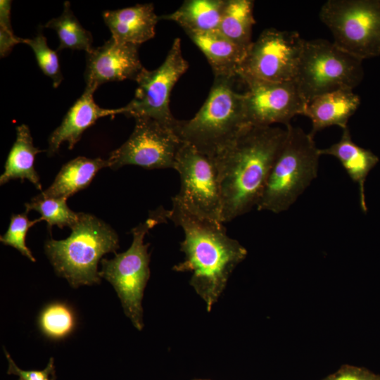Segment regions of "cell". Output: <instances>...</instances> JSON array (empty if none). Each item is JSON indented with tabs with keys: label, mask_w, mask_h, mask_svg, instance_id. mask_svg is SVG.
<instances>
[{
	"label": "cell",
	"mask_w": 380,
	"mask_h": 380,
	"mask_svg": "<svg viewBox=\"0 0 380 380\" xmlns=\"http://www.w3.org/2000/svg\"><path fill=\"white\" fill-rule=\"evenodd\" d=\"M134 120L135 126L128 139L110 153L109 167L117 170L133 165L148 170L174 169L183 141L172 129L155 120Z\"/></svg>",
	"instance_id": "cell-12"
},
{
	"label": "cell",
	"mask_w": 380,
	"mask_h": 380,
	"mask_svg": "<svg viewBox=\"0 0 380 380\" xmlns=\"http://www.w3.org/2000/svg\"><path fill=\"white\" fill-rule=\"evenodd\" d=\"M237 76L215 77L201 108L187 120L173 127L180 140L214 159L227 148L246 127L243 91L235 87Z\"/></svg>",
	"instance_id": "cell-3"
},
{
	"label": "cell",
	"mask_w": 380,
	"mask_h": 380,
	"mask_svg": "<svg viewBox=\"0 0 380 380\" xmlns=\"http://www.w3.org/2000/svg\"><path fill=\"white\" fill-rule=\"evenodd\" d=\"M304 42L295 31L263 30L247 50L236 72L238 78L270 82L294 80Z\"/></svg>",
	"instance_id": "cell-9"
},
{
	"label": "cell",
	"mask_w": 380,
	"mask_h": 380,
	"mask_svg": "<svg viewBox=\"0 0 380 380\" xmlns=\"http://www.w3.org/2000/svg\"><path fill=\"white\" fill-rule=\"evenodd\" d=\"M16 139L13 143L0 176V184L4 185L13 179H20L22 182L27 179L37 189L42 190L39 176L34 169L37 154L43 152L34 146L30 130L27 125L22 124L16 127Z\"/></svg>",
	"instance_id": "cell-21"
},
{
	"label": "cell",
	"mask_w": 380,
	"mask_h": 380,
	"mask_svg": "<svg viewBox=\"0 0 380 380\" xmlns=\"http://www.w3.org/2000/svg\"><path fill=\"white\" fill-rule=\"evenodd\" d=\"M246 124L251 126L287 125L297 115H303L307 103L295 81L270 82L255 80L241 81Z\"/></svg>",
	"instance_id": "cell-13"
},
{
	"label": "cell",
	"mask_w": 380,
	"mask_h": 380,
	"mask_svg": "<svg viewBox=\"0 0 380 380\" xmlns=\"http://www.w3.org/2000/svg\"><path fill=\"white\" fill-rule=\"evenodd\" d=\"M186 33L205 56L215 77L237 76L238 68L246 51L233 43L218 30Z\"/></svg>",
	"instance_id": "cell-19"
},
{
	"label": "cell",
	"mask_w": 380,
	"mask_h": 380,
	"mask_svg": "<svg viewBox=\"0 0 380 380\" xmlns=\"http://www.w3.org/2000/svg\"><path fill=\"white\" fill-rule=\"evenodd\" d=\"M167 218L181 227L184 234L180 249L185 260L172 270L191 272L189 284L210 312L233 270L246 258L247 250L227 234L223 223L191 213L174 197Z\"/></svg>",
	"instance_id": "cell-2"
},
{
	"label": "cell",
	"mask_w": 380,
	"mask_h": 380,
	"mask_svg": "<svg viewBox=\"0 0 380 380\" xmlns=\"http://www.w3.org/2000/svg\"><path fill=\"white\" fill-rule=\"evenodd\" d=\"M22 43L31 48L39 68L46 76L51 79L53 87L57 88L63 80L59 58L57 51L52 50L48 46L42 30H39L33 38H23Z\"/></svg>",
	"instance_id": "cell-27"
},
{
	"label": "cell",
	"mask_w": 380,
	"mask_h": 380,
	"mask_svg": "<svg viewBox=\"0 0 380 380\" xmlns=\"http://www.w3.org/2000/svg\"><path fill=\"white\" fill-rule=\"evenodd\" d=\"M27 214V213L25 212L11 215L8 228L6 233L1 236L0 241L4 245L15 248L30 260L35 262L36 259L27 248L25 241L28 229L40 222V220L38 218L31 221Z\"/></svg>",
	"instance_id": "cell-28"
},
{
	"label": "cell",
	"mask_w": 380,
	"mask_h": 380,
	"mask_svg": "<svg viewBox=\"0 0 380 380\" xmlns=\"http://www.w3.org/2000/svg\"><path fill=\"white\" fill-rule=\"evenodd\" d=\"M286 133V129L279 127L248 125L213 159L220 182L222 223L257 207Z\"/></svg>",
	"instance_id": "cell-1"
},
{
	"label": "cell",
	"mask_w": 380,
	"mask_h": 380,
	"mask_svg": "<svg viewBox=\"0 0 380 380\" xmlns=\"http://www.w3.org/2000/svg\"><path fill=\"white\" fill-rule=\"evenodd\" d=\"M167 210L156 211L144 222L132 229V243L122 253L113 258L101 260V277L110 282L115 290L125 315L134 327L141 331L144 327L141 306L144 291L150 278L149 243H144L148 231L158 223L165 222Z\"/></svg>",
	"instance_id": "cell-6"
},
{
	"label": "cell",
	"mask_w": 380,
	"mask_h": 380,
	"mask_svg": "<svg viewBox=\"0 0 380 380\" xmlns=\"http://www.w3.org/2000/svg\"><path fill=\"white\" fill-rule=\"evenodd\" d=\"M319 18L341 50L362 61L380 55V0H328Z\"/></svg>",
	"instance_id": "cell-8"
},
{
	"label": "cell",
	"mask_w": 380,
	"mask_h": 380,
	"mask_svg": "<svg viewBox=\"0 0 380 380\" xmlns=\"http://www.w3.org/2000/svg\"><path fill=\"white\" fill-rule=\"evenodd\" d=\"M38 325L42 334L47 338L52 340L63 339L75 329V314L67 303H51L39 313Z\"/></svg>",
	"instance_id": "cell-25"
},
{
	"label": "cell",
	"mask_w": 380,
	"mask_h": 380,
	"mask_svg": "<svg viewBox=\"0 0 380 380\" xmlns=\"http://www.w3.org/2000/svg\"><path fill=\"white\" fill-rule=\"evenodd\" d=\"M44 27L56 32L59 39L57 51L68 49L89 53L93 49L92 34L80 24L68 1L63 4L61 15L48 21Z\"/></svg>",
	"instance_id": "cell-24"
},
{
	"label": "cell",
	"mask_w": 380,
	"mask_h": 380,
	"mask_svg": "<svg viewBox=\"0 0 380 380\" xmlns=\"http://www.w3.org/2000/svg\"><path fill=\"white\" fill-rule=\"evenodd\" d=\"M254 1L225 0L218 31L233 43L246 51L252 42Z\"/></svg>",
	"instance_id": "cell-23"
},
{
	"label": "cell",
	"mask_w": 380,
	"mask_h": 380,
	"mask_svg": "<svg viewBox=\"0 0 380 380\" xmlns=\"http://www.w3.org/2000/svg\"><path fill=\"white\" fill-rule=\"evenodd\" d=\"M4 353L8 362V374L18 376L19 380H56L54 361L52 357L43 370H23L15 365L6 349Z\"/></svg>",
	"instance_id": "cell-30"
},
{
	"label": "cell",
	"mask_w": 380,
	"mask_h": 380,
	"mask_svg": "<svg viewBox=\"0 0 380 380\" xmlns=\"http://www.w3.org/2000/svg\"><path fill=\"white\" fill-rule=\"evenodd\" d=\"M362 61L338 49L333 42L305 40L294 81L308 103L335 90L353 89L362 80Z\"/></svg>",
	"instance_id": "cell-7"
},
{
	"label": "cell",
	"mask_w": 380,
	"mask_h": 380,
	"mask_svg": "<svg viewBox=\"0 0 380 380\" xmlns=\"http://www.w3.org/2000/svg\"><path fill=\"white\" fill-rule=\"evenodd\" d=\"M174 169L179 175L181 184L174 198L191 213L222 222L221 192L213 159L183 142Z\"/></svg>",
	"instance_id": "cell-11"
},
{
	"label": "cell",
	"mask_w": 380,
	"mask_h": 380,
	"mask_svg": "<svg viewBox=\"0 0 380 380\" xmlns=\"http://www.w3.org/2000/svg\"><path fill=\"white\" fill-rule=\"evenodd\" d=\"M93 94L94 92L84 89L82 95L70 108L61 125L50 134L47 148L49 156L57 153L64 141L68 142V149H72L84 132L98 119L122 114V108L108 109L99 106Z\"/></svg>",
	"instance_id": "cell-15"
},
{
	"label": "cell",
	"mask_w": 380,
	"mask_h": 380,
	"mask_svg": "<svg viewBox=\"0 0 380 380\" xmlns=\"http://www.w3.org/2000/svg\"><path fill=\"white\" fill-rule=\"evenodd\" d=\"M71 230L65 239L45 242V253L56 273L75 288L100 283L99 262L108 253H116L117 233L102 220L84 213H80Z\"/></svg>",
	"instance_id": "cell-4"
},
{
	"label": "cell",
	"mask_w": 380,
	"mask_h": 380,
	"mask_svg": "<svg viewBox=\"0 0 380 380\" xmlns=\"http://www.w3.org/2000/svg\"><path fill=\"white\" fill-rule=\"evenodd\" d=\"M189 68L182 56L181 40L175 38L163 63L156 69L146 68L137 80V88L132 101L122 108L127 117L148 118L173 129L177 119L170 108L172 90Z\"/></svg>",
	"instance_id": "cell-10"
},
{
	"label": "cell",
	"mask_w": 380,
	"mask_h": 380,
	"mask_svg": "<svg viewBox=\"0 0 380 380\" xmlns=\"http://www.w3.org/2000/svg\"><path fill=\"white\" fill-rule=\"evenodd\" d=\"M286 129L284 143L256 207L259 211L289 210L317 177L321 154L314 137L291 124Z\"/></svg>",
	"instance_id": "cell-5"
},
{
	"label": "cell",
	"mask_w": 380,
	"mask_h": 380,
	"mask_svg": "<svg viewBox=\"0 0 380 380\" xmlns=\"http://www.w3.org/2000/svg\"><path fill=\"white\" fill-rule=\"evenodd\" d=\"M322 380H380V374H374L364 367L344 365Z\"/></svg>",
	"instance_id": "cell-31"
},
{
	"label": "cell",
	"mask_w": 380,
	"mask_h": 380,
	"mask_svg": "<svg viewBox=\"0 0 380 380\" xmlns=\"http://www.w3.org/2000/svg\"><path fill=\"white\" fill-rule=\"evenodd\" d=\"M319 153L321 156L336 158L351 180L357 184L360 208L367 213L365 184L368 174L379 163V158L370 150L358 146L352 140L348 127L343 129L338 141L328 148L319 149Z\"/></svg>",
	"instance_id": "cell-18"
},
{
	"label": "cell",
	"mask_w": 380,
	"mask_h": 380,
	"mask_svg": "<svg viewBox=\"0 0 380 380\" xmlns=\"http://www.w3.org/2000/svg\"><path fill=\"white\" fill-rule=\"evenodd\" d=\"M360 104V99L353 89H343L317 96L310 101L303 115L312 122V136L323 129L336 125L348 127L350 118Z\"/></svg>",
	"instance_id": "cell-17"
},
{
	"label": "cell",
	"mask_w": 380,
	"mask_h": 380,
	"mask_svg": "<svg viewBox=\"0 0 380 380\" xmlns=\"http://www.w3.org/2000/svg\"><path fill=\"white\" fill-rule=\"evenodd\" d=\"M25 206L26 213L30 210L38 212L41 215L40 221L46 222L49 231L53 226L71 229L79 220L80 213L72 211L67 205V199L63 198L44 197L38 194Z\"/></svg>",
	"instance_id": "cell-26"
},
{
	"label": "cell",
	"mask_w": 380,
	"mask_h": 380,
	"mask_svg": "<svg viewBox=\"0 0 380 380\" xmlns=\"http://www.w3.org/2000/svg\"><path fill=\"white\" fill-rule=\"evenodd\" d=\"M103 18L113 39L139 46L155 37L156 25L159 20L151 3L106 11Z\"/></svg>",
	"instance_id": "cell-16"
},
{
	"label": "cell",
	"mask_w": 380,
	"mask_h": 380,
	"mask_svg": "<svg viewBox=\"0 0 380 380\" xmlns=\"http://www.w3.org/2000/svg\"><path fill=\"white\" fill-rule=\"evenodd\" d=\"M139 45L122 43L110 37L87 53L85 89L95 92L103 84L125 80L137 81L145 68L139 59Z\"/></svg>",
	"instance_id": "cell-14"
},
{
	"label": "cell",
	"mask_w": 380,
	"mask_h": 380,
	"mask_svg": "<svg viewBox=\"0 0 380 380\" xmlns=\"http://www.w3.org/2000/svg\"><path fill=\"white\" fill-rule=\"evenodd\" d=\"M106 167H109L107 159L77 157L63 165L53 183L39 194L44 197L68 199L87 188L96 173Z\"/></svg>",
	"instance_id": "cell-20"
},
{
	"label": "cell",
	"mask_w": 380,
	"mask_h": 380,
	"mask_svg": "<svg viewBox=\"0 0 380 380\" xmlns=\"http://www.w3.org/2000/svg\"><path fill=\"white\" fill-rule=\"evenodd\" d=\"M225 0H186L172 13L158 16L160 20L177 23L185 32L218 30Z\"/></svg>",
	"instance_id": "cell-22"
},
{
	"label": "cell",
	"mask_w": 380,
	"mask_h": 380,
	"mask_svg": "<svg viewBox=\"0 0 380 380\" xmlns=\"http://www.w3.org/2000/svg\"><path fill=\"white\" fill-rule=\"evenodd\" d=\"M194 380H207V379H194Z\"/></svg>",
	"instance_id": "cell-32"
},
{
	"label": "cell",
	"mask_w": 380,
	"mask_h": 380,
	"mask_svg": "<svg viewBox=\"0 0 380 380\" xmlns=\"http://www.w3.org/2000/svg\"><path fill=\"white\" fill-rule=\"evenodd\" d=\"M11 1H0V55L8 56L13 46L22 43L23 38L15 36L11 23Z\"/></svg>",
	"instance_id": "cell-29"
}]
</instances>
